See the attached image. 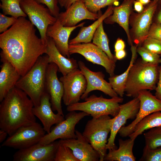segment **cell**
Here are the masks:
<instances>
[{
  "label": "cell",
  "instance_id": "6da1fadb",
  "mask_svg": "<svg viewBox=\"0 0 161 161\" xmlns=\"http://www.w3.org/2000/svg\"><path fill=\"white\" fill-rule=\"evenodd\" d=\"M34 26L20 17L9 29L0 35L1 61L10 63L23 76L40 56L46 54L47 44L36 34Z\"/></svg>",
  "mask_w": 161,
  "mask_h": 161
},
{
  "label": "cell",
  "instance_id": "7a4b0ae2",
  "mask_svg": "<svg viewBox=\"0 0 161 161\" xmlns=\"http://www.w3.org/2000/svg\"><path fill=\"white\" fill-rule=\"evenodd\" d=\"M0 104V129L9 136L23 126L36 122L32 100L21 90L14 87Z\"/></svg>",
  "mask_w": 161,
  "mask_h": 161
},
{
  "label": "cell",
  "instance_id": "3957f363",
  "mask_svg": "<svg viewBox=\"0 0 161 161\" xmlns=\"http://www.w3.org/2000/svg\"><path fill=\"white\" fill-rule=\"evenodd\" d=\"M159 65L145 63L142 59L135 62L126 83V95L134 98L137 97L140 91L155 90L159 79Z\"/></svg>",
  "mask_w": 161,
  "mask_h": 161
},
{
  "label": "cell",
  "instance_id": "277c9868",
  "mask_svg": "<svg viewBox=\"0 0 161 161\" xmlns=\"http://www.w3.org/2000/svg\"><path fill=\"white\" fill-rule=\"evenodd\" d=\"M49 64L47 54L39 57L31 68L21 76L15 87L24 92L32 101L34 106H39L46 92V72Z\"/></svg>",
  "mask_w": 161,
  "mask_h": 161
},
{
  "label": "cell",
  "instance_id": "5b68a950",
  "mask_svg": "<svg viewBox=\"0 0 161 161\" xmlns=\"http://www.w3.org/2000/svg\"><path fill=\"white\" fill-rule=\"evenodd\" d=\"M114 119L109 115L92 117L87 122L82 133L99 154V161H104L107 154V138Z\"/></svg>",
  "mask_w": 161,
  "mask_h": 161
},
{
  "label": "cell",
  "instance_id": "8992f818",
  "mask_svg": "<svg viewBox=\"0 0 161 161\" xmlns=\"http://www.w3.org/2000/svg\"><path fill=\"white\" fill-rule=\"evenodd\" d=\"M85 101L67 106L68 112L80 111L84 112L92 117H97L104 115L116 117L119 113L120 105L123 99L116 97L107 99L102 95L97 97L92 95L84 99Z\"/></svg>",
  "mask_w": 161,
  "mask_h": 161
},
{
  "label": "cell",
  "instance_id": "52a82bcc",
  "mask_svg": "<svg viewBox=\"0 0 161 161\" xmlns=\"http://www.w3.org/2000/svg\"><path fill=\"white\" fill-rule=\"evenodd\" d=\"M20 4L21 9L28 16L29 21L38 29L41 39L47 44V29L49 26L55 22L57 18L52 15L46 6L35 0H22Z\"/></svg>",
  "mask_w": 161,
  "mask_h": 161
},
{
  "label": "cell",
  "instance_id": "ba28073f",
  "mask_svg": "<svg viewBox=\"0 0 161 161\" xmlns=\"http://www.w3.org/2000/svg\"><path fill=\"white\" fill-rule=\"evenodd\" d=\"M46 133L43 127L36 122L19 128L9 136L1 146L18 150L26 148L39 143Z\"/></svg>",
  "mask_w": 161,
  "mask_h": 161
},
{
  "label": "cell",
  "instance_id": "9c48e42d",
  "mask_svg": "<svg viewBox=\"0 0 161 161\" xmlns=\"http://www.w3.org/2000/svg\"><path fill=\"white\" fill-rule=\"evenodd\" d=\"M88 116L89 115L83 112H69L66 116L65 118L51 128L50 132L46 134L39 143L47 144L59 139L64 140L76 138V125L83 118Z\"/></svg>",
  "mask_w": 161,
  "mask_h": 161
},
{
  "label": "cell",
  "instance_id": "30bf717a",
  "mask_svg": "<svg viewBox=\"0 0 161 161\" xmlns=\"http://www.w3.org/2000/svg\"><path fill=\"white\" fill-rule=\"evenodd\" d=\"M64 88L63 102L67 106L78 102L85 92L87 82L80 69L77 68L61 77Z\"/></svg>",
  "mask_w": 161,
  "mask_h": 161
},
{
  "label": "cell",
  "instance_id": "8fae6325",
  "mask_svg": "<svg viewBox=\"0 0 161 161\" xmlns=\"http://www.w3.org/2000/svg\"><path fill=\"white\" fill-rule=\"evenodd\" d=\"M68 48L70 55L79 54L87 61L103 67L110 76L115 75V62L111 60L103 51L93 43L69 44Z\"/></svg>",
  "mask_w": 161,
  "mask_h": 161
},
{
  "label": "cell",
  "instance_id": "7c38bea8",
  "mask_svg": "<svg viewBox=\"0 0 161 161\" xmlns=\"http://www.w3.org/2000/svg\"><path fill=\"white\" fill-rule=\"evenodd\" d=\"M140 100V107L135 119L128 125L122 127L118 131L122 137L129 136L133 132L135 126L143 119L157 111H161V100L154 95L150 90L140 91L137 97Z\"/></svg>",
  "mask_w": 161,
  "mask_h": 161
},
{
  "label": "cell",
  "instance_id": "4fadbf2b",
  "mask_svg": "<svg viewBox=\"0 0 161 161\" xmlns=\"http://www.w3.org/2000/svg\"><path fill=\"white\" fill-rule=\"evenodd\" d=\"M158 5L157 2L153 1L141 12L134 16L131 24V40L137 47L141 46L147 38L152 18Z\"/></svg>",
  "mask_w": 161,
  "mask_h": 161
},
{
  "label": "cell",
  "instance_id": "5bb4252c",
  "mask_svg": "<svg viewBox=\"0 0 161 161\" xmlns=\"http://www.w3.org/2000/svg\"><path fill=\"white\" fill-rule=\"evenodd\" d=\"M55 141L47 144L39 143L27 148L18 150L13 156L14 161H54L59 144Z\"/></svg>",
  "mask_w": 161,
  "mask_h": 161
},
{
  "label": "cell",
  "instance_id": "9a60e30c",
  "mask_svg": "<svg viewBox=\"0 0 161 161\" xmlns=\"http://www.w3.org/2000/svg\"><path fill=\"white\" fill-rule=\"evenodd\" d=\"M140 104L139 99L137 97L125 104L120 105L119 113L114 117V120L111 127L110 135L107 144V150L117 148L114 143L116 135L127 120L135 118L139 110Z\"/></svg>",
  "mask_w": 161,
  "mask_h": 161
},
{
  "label": "cell",
  "instance_id": "2e32d148",
  "mask_svg": "<svg viewBox=\"0 0 161 161\" xmlns=\"http://www.w3.org/2000/svg\"><path fill=\"white\" fill-rule=\"evenodd\" d=\"M78 64L87 82L86 90L81 97V99L84 100L88 97L90 92L94 90L101 91L111 97L118 96L110 83L104 79L105 75L102 72L91 71L81 61H79Z\"/></svg>",
  "mask_w": 161,
  "mask_h": 161
},
{
  "label": "cell",
  "instance_id": "e0dca14e",
  "mask_svg": "<svg viewBox=\"0 0 161 161\" xmlns=\"http://www.w3.org/2000/svg\"><path fill=\"white\" fill-rule=\"evenodd\" d=\"M58 71L57 65L53 63L49 64L46 72L45 89L50 96L53 111L64 116L61 106L64 88L62 82L58 77Z\"/></svg>",
  "mask_w": 161,
  "mask_h": 161
},
{
  "label": "cell",
  "instance_id": "ac0fdd59",
  "mask_svg": "<svg viewBox=\"0 0 161 161\" xmlns=\"http://www.w3.org/2000/svg\"><path fill=\"white\" fill-rule=\"evenodd\" d=\"M89 11L81 0H79L71 5L64 12L60 13L58 18L62 24L66 27H72L84 19L94 21L101 15Z\"/></svg>",
  "mask_w": 161,
  "mask_h": 161
},
{
  "label": "cell",
  "instance_id": "d6986e66",
  "mask_svg": "<svg viewBox=\"0 0 161 161\" xmlns=\"http://www.w3.org/2000/svg\"><path fill=\"white\" fill-rule=\"evenodd\" d=\"M75 133L76 138L61 139L59 141L69 148L78 161H99V154L82 134L77 130Z\"/></svg>",
  "mask_w": 161,
  "mask_h": 161
},
{
  "label": "cell",
  "instance_id": "ffe728a7",
  "mask_svg": "<svg viewBox=\"0 0 161 161\" xmlns=\"http://www.w3.org/2000/svg\"><path fill=\"white\" fill-rule=\"evenodd\" d=\"M85 23L83 22L74 27H66L63 26L57 18L54 24L48 27L46 35L53 39L56 48L62 55L70 58L68 48L69 36L74 30L83 27Z\"/></svg>",
  "mask_w": 161,
  "mask_h": 161
},
{
  "label": "cell",
  "instance_id": "44dd1931",
  "mask_svg": "<svg viewBox=\"0 0 161 161\" xmlns=\"http://www.w3.org/2000/svg\"><path fill=\"white\" fill-rule=\"evenodd\" d=\"M50 99L49 95L46 91L41 97L40 105L32 109L33 114L40 120L47 133L50 132L53 125L65 119L64 116L54 113Z\"/></svg>",
  "mask_w": 161,
  "mask_h": 161
},
{
  "label": "cell",
  "instance_id": "7402d4cb",
  "mask_svg": "<svg viewBox=\"0 0 161 161\" xmlns=\"http://www.w3.org/2000/svg\"><path fill=\"white\" fill-rule=\"evenodd\" d=\"M46 54L48 56L49 63H53L58 66V71L63 76L66 75L78 68L76 60L73 58H68L62 55L56 48L53 39L48 37Z\"/></svg>",
  "mask_w": 161,
  "mask_h": 161
},
{
  "label": "cell",
  "instance_id": "603a6c76",
  "mask_svg": "<svg viewBox=\"0 0 161 161\" xmlns=\"http://www.w3.org/2000/svg\"><path fill=\"white\" fill-rule=\"evenodd\" d=\"M134 0H124L119 6L113 7V13L104 20L106 24L117 23L125 30L129 44L133 45L129 29V21Z\"/></svg>",
  "mask_w": 161,
  "mask_h": 161
},
{
  "label": "cell",
  "instance_id": "cb8c5ba5",
  "mask_svg": "<svg viewBox=\"0 0 161 161\" xmlns=\"http://www.w3.org/2000/svg\"><path fill=\"white\" fill-rule=\"evenodd\" d=\"M0 72V101L1 102L9 92L15 87L21 77L15 67L8 61H1Z\"/></svg>",
  "mask_w": 161,
  "mask_h": 161
},
{
  "label": "cell",
  "instance_id": "d4e9b609",
  "mask_svg": "<svg viewBox=\"0 0 161 161\" xmlns=\"http://www.w3.org/2000/svg\"><path fill=\"white\" fill-rule=\"evenodd\" d=\"M134 140L130 138L123 140H118L119 147L116 149L109 150L105 156L104 161H135L133 148Z\"/></svg>",
  "mask_w": 161,
  "mask_h": 161
},
{
  "label": "cell",
  "instance_id": "484cf974",
  "mask_svg": "<svg viewBox=\"0 0 161 161\" xmlns=\"http://www.w3.org/2000/svg\"><path fill=\"white\" fill-rule=\"evenodd\" d=\"M113 8L112 5L109 6L105 12L92 24L87 27H81L77 35L69 41V44L90 43L95 32L100 24L112 14Z\"/></svg>",
  "mask_w": 161,
  "mask_h": 161
},
{
  "label": "cell",
  "instance_id": "4316f807",
  "mask_svg": "<svg viewBox=\"0 0 161 161\" xmlns=\"http://www.w3.org/2000/svg\"><path fill=\"white\" fill-rule=\"evenodd\" d=\"M131 57L127 69L122 74L114 75L109 78V82L115 92L120 97H123L125 93L126 83L130 70L135 62L137 57V47L135 45L131 46Z\"/></svg>",
  "mask_w": 161,
  "mask_h": 161
},
{
  "label": "cell",
  "instance_id": "83f0119b",
  "mask_svg": "<svg viewBox=\"0 0 161 161\" xmlns=\"http://www.w3.org/2000/svg\"><path fill=\"white\" fill-rule=\"evenodd\" d=\"M161 126V111L154 112L145 117L135 126L133 133L129 137L135 140L145 131Z\"/></svg>",
  "mask_w": 161,
  "mask_h": 161
},
{
  "label": "cell",
  "instance_id": "f1b7e54d",
  "mask_svg": "<svg viewBox=\"0 0 161 161\" xmlns=\"http://www.w3.org/2000/svg\"><path fill=\"white\" fill-rule=\"evenodd\" d=\"M92 40L93 44L103 51L111 60L116 63L117 60L110 51L109 40L104 31L103 22L100 24L97 28Z\"/></svg>",
  "mask_w": 161,
  "mask_h": 161
},
{
  "label": "cell",
  "instance_id": "f546056e",
  "mask_svg": "<svg viewBox=\"0 0 161 161\" xmlns=\"http://www.w3.org/2000/svg\"><path fill=\"white\" fill-rule=\"evenodd\" d=\"M22 0H1L0 8L5 15H9L18 19L20 17H26L27 15L20 6Z\"/></svg>",
  "mask_w": 161,
  "mask_h": 161
},
{
  "label": "cell",
  "instance_id": "4dcf8cb0",
  "mask_svg": "<svg viewBox=\"0 0 161 161\" xmlns=\"http://www.w3.org/2000/svg\"><path fill=\"white\" fill-rule=\"evenodd\" d=\"M143 135L145 144L144 148L153 149L161 147V126L151 128Z\"/></svg>",
  "mask_w": 161,
  "mask_h": 161
},
{
  "label": "cell",
  "instance_id": "1f68e13d",
  "mask_svg": "<svg viewBox=\"0 0 161 161\" xmlns=\"http://www.w3.org/2000/svg\"><path fill=\"white\" fill-rule=\"evenodd\" d=\"M59 143L54 161H78L69 148L59 142Z\"/></svg>",
  "mask_w": 161,
  "mask_h": 161
},
{
  "label": "cell",
  "instance_id": "d6a6232c",
  "mask_svg": "<svg viewBox=\"0 0 161 161\" xmlns=\"http://www.w3.org/2000/svg\"><path fill=\"white\" fill-rule=\"evenodd\" d=\"M120 0H81L90 12L97 13L101 8Z\"/></svg>",
  "mask_w": 161,
  "mask_h": 161
},
{
  "label": "cell",
  "instance_id": "836d02e7",
  "mask_svg": "<svg viewBox=\"0 0 161 161\" xmlns=\"http://www.w3.org/2000/svg\"><path fill=\"white\" fill-rule=\"evenodd\" d=\"M137 51L141 56L142 61L145 63L159 64L161 63V57L160 55L146 49L143 46L137 47Z\"/></svg>",
  "mask_w": 161,
  "mask_h": 161
},
{
  "label": "cell",
  "instance_id": "e575fe53",
  "mask_svg": "<svg viewBox=\"0 0 161 161\" xmlns=\"http://www.w3.org/2000/svg\"><path fill=\"white\" fill-rule=\"evenodd\" d=\"M140 161H161V147L153 149L144 148Z\"/></svg>",
  "mask_w": 161,
  "mask_h": 161
},
{
  "label": "cell",
  "instance_id": "d590c367",
  "mask_svg": "<svg viewBox=\"0 0 161 161\" xmlns=\"http://www.w3.org/2000/svg\"><path fill=\"white\" fill-rule=\"evenodd\" d=\"M143 46L146 49L160 55L161 57V41L147 38L143 42Z\"/></svg>",
  "mask_w": 161,
  "mask_h": 161
},
{
  "label": "cell",
  "instance_id": "8d00e7d4",
  "mask_svg": "<svg viewBox=\"0 0 161 161\" xmlns=\"http://www.w3.org/2000/svg\"><path fill=\"white\" fill-rule=\"evenodd\" d=\"M38 3L44 4L49 10L51 14L57 18L59 13L58 0H35Z\"/></svg>",
  "mask_w": 161,
  "mask_h": 161
},
{
  "label": "cell",
  "instance_id": "74e56055",
  "mask_svg": "<svg viewBox=\"0 0 161 161\" xmlns=\"http://www.w3.org/2000/svg\"><path fill=\"white\" fill-rule=\"evenodd\" d=\"M17 19L11 16L8 17L3 13H0V32L3 33L7 31L8 28L12 26Z\"/></svg>",
  "mask_w": 161,
  "mask_h": 161
},
{
  "label": "cell",
  "instance_id": "f35d334b",
  "mask_svg": "<svg viewBox=\"0 0 161 161\" xmlns=\"http://www.w3.org/2000/svg\"><path fill=\"white\" fill-rule=\"evenodd\" d=\"M147 38H153L161 41V24L157 23L152 24Z\"/></svg>",
  "mask_w": 161,
  "mask_h": 161
},
{
  "label": "cell",
  "instance_id": "ab89813d",
  "mask_svg": "<svg viewBox=\"0 0 161 161\" xmlns=\"http://www.w3.org/2000/svg\"><path fill=\"white\" fill-rule=\"evenodd\" d=\"M155 96L158 99L161 100V65L159 66V77L156 87Z\"/></svg>",
  "mask_w": 161,
  "mask_h": 161
},
{
  "label": "cell",
  "instance_id": "60d3db41",
  "mask_svg": "<svg viewBox=\"0 0 161 161\" xmlns=\"http://www.w3.org/2000/svg\"><path fill=\"white\" fill-rule=\"evenodd\" d=\"M78 0H58V2L61 7L66 9L73 4Z\"/></svg>",
  "mask_w": 161,
  "mask_h": 161
},
{
  "label": "cell",
  "instance_id": "b9f144b4",
  "mask_svg": "<svg viewBox=\"0 0 161 161\" xmlns=\"http://www.w3.org/2000/svg\"><path fill=\"white\" fill-rule=\"evenodd\" d=\"M125 47V44L124 42L121 39L118 38L114 45L115 52L124 49Z\"/></svg>",
  "mask_w": 161,
  "mask_h": 161
},
{
  "label": "cell",
  "instance_id": "7bdbcfd3",
  "mask_svg": "<svg viewBox=\"0 0 161 161\" xmlns=\"http://www.w3.org/2000/svg\"><path fill=\"white\" fill-rule=\"evenodd\" d=\"M133 4L134 10L138 13L141 12L144 9L143 5L137 0H134Z\"/></svg>",
  "mask_w": 161,
  "mask_h": 161
},
{
  "label": "cell",
  "instance_id": "ee69618b",
  "mask_svg": "<svg viewBox=\"0 0 161 161\" xmlns=\"http://www.w3.org/2000/svg\"><path fill=\"white\" fill-rule=\"evenodd\" d=\"M126 53L124 49L115 52V57L116 59L120 60L126 56Z\"/></svg>",
  "mask_w": 161,
  "mask_h": 161
},
{
  "label": "cell",
  "instance_id": "f6af8a7d",
  "mask_svg": "<svg viewBox=\"0 0 161 161\" xmlns=\"http://www.w3.org/2000/svg\"><path fill=\"white\" fill-rule=\"evenodd\" d=\"M8 134L5 131L0 129V143H3L6 139Z\"/></svg>",
  "mask_w": 161,
  "mask_h": 161
},
{
  "label": "cell",
  "instance_id": "bcb514c9",
  "mask_svg": "<svg viewBox=\"0 0 161 161\" xmlns=\"http://www.w3.org/2000/svg\"><path fill=\"white\" fill-rule=\"evenodd\" d=\"M161 6V4H160ZM157 23L161 24V7L158 12L157 17Z\"/></svg>",
  "mask_w": 161,
  "mask_h": 161
},
{
  "label": "cell",
  "instance_id": "7dc6e473",
  "mask_svg": "<svg viewBox=\"0 0 161 161\" xmlns=\"http://www.w3.org/2000/svg\"><path fill=\"white\" fill-rule=\"evenodd\" d=\"M142 4L143 5H146L148 4H149L151 2L150 0H136Z\"/></svg>",
  "mask_w": 161,
  "mask_h": 161
},
{
  "label": "cell",
  "instance_id": "c3c4849f",
  "mask_svg": "<svg viewBox=\"0 0 161 161\" xmlns=\"http://www.w3.org/2000/svg\"><path fill=\"white\" fill-rule=\"evenodd\" d=\"M158 4H161V0H159V1H158Z\"/></svg>",
  "mask_w": 161,
  "mask_h": 161
},
{
  "label": "cell",
  "instance_id": "681fc988",
  "mask_svg": "<svg viewBox=\"0 0 161 161\" xmlns=\"http://www.w3.org/2000/svg\"><path fill=\"white\" fill-rule=\"evenodd\" d=\"M159 0H153V1L156 2H158V1H159Z\"/></svg>",
  "mask_w": 161,
  "mask_h": 161
}]
</instances>
